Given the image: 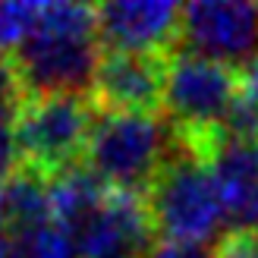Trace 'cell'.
I'll return each instance as SVG.
<instances>
[{"instance_id":"obj_3","label":"cell","mask_w":258,"mask_h":258,"mask_svg":"<svg viewBox=\"0 0 258 258\" xmlns=\"http://www.w3.org/2000/svg\"><path fill=\"white\" fill-rule=\"evenodd\" d=\"M176 133L158 113L98 110L92 136L82 154V167L92 170L113 192L145 196L164 161L170 158Z\"/></svg>"},{"instance_id":"obj_2","label":"cell","mask_w":258,"mask_h":258,"mask_svg":"<svg viewBox=\"0 0 258 258\" xmlns=\"http://www.w3.org/2000/svg\"><path fill=\"white\" fill-rule=\"evenodd\" d=\"M176 133V129H173ZM154 233L164 242L176 246H199L217 239L221 227H227L224 202L217 196L211 167H205L202 154L183 145L176 136V151L164 161L161 173L145 192Z\"/></svg>"},{"instance_id":"obj_7","label":"cell","mask_w":258,"mask_h":258,"mask_svg":"<svg viewBox=\"0 0 258 258\" xmlns=\"http://www.w3.org/2000/svg\"><path fill=\"white\" fill-rule=\"evenodd\" d=\"M98 35L107 50L167 54L179 44L183 7L167 0H113L95 7Z\"/></svg>"},{"instance_id":"obj_9","label":"cell","mask_w":258,"mask_h":258,"mask_svg":"<svg viewBox=\"0 0 258 258\" xmlns=\"http://www.w3.org/2000/svg\"><path fill=\"white\" fill-rule=\"evenodd\" d=\"M167 54H126L107 50L95 79V104L98 110H123V113H158L164 107V82H167Z\"/></svg>"},{"instance_id":"obj_10","label":"cell","mask_w":258,"mask_h":258,"mask_svg":"<svg viewBox=\"0 0 258 258\" xmlns=\"http://www.w3.org/2000/svg\"><path fill=\"white\" fill-rule=\"evenodd\" d=\"M208 158L227 227L233 233H258V142L217 139Z\"/></svg>"},{"instance_id":"obj_12","label":"cell","mask_w":258,"mask_h":258,"mask_svg":"<svg viewBox=\"0 0 258 258\" xmlns=\"http://www.w3.org/2000/svg\"><path fill=\"white\" fill-rule=\"evenodd\" d=\"M0 202H4L7 224L16 239L54 221V214H50V183L29 170H16L0 186Z\"/></svg>"},{"instance_id":"obj_14","label":"cell","mask_w":258,"mask_h":258,"mask_svg":"<svg viewBox=\"0 0 258 258\" xmlns=\"http://www.w3.org/2000/svg\"><path fill=\"white\" fill-rule=\"evenodd\" d=\"M19 246H22V258H82L76 236L54 221L22 236Z\"/></svg>"},{"instance_id":"obj_8","label":"cell","mask_w":258,"mask_h":258,"mask_svg":"<svg viewBox=\"0 0 258 258\" xmlns=\"http://www.w3.org/2000/svg\"><path fill=\"white\" fill-rule=\"evenodd\" d=\"M73 236L82 258H148L154 221L145 196L110 189L101 208Z\"/></svg>"},{"instance_id":"obj_13","label":"cell","mask_w":258,"mask_h":258,"mask_svg":"<svg viewBox=\"0 0 258 258\" xmlns=\"http://www.w3.org/2000/svg\"><path fill=\"white\" fill-rule=\"evenodd\" d=\"M44 4H0V54L10 57L29 41Z\"/></svg>"},{"instance_id":"obj_6","label":"cell","mask_w":258,"mask_h":258,"mask_svg":"<svg viewBox=\"0 0 258 258\" xmlns=\"http://www.w3.org/2000/svg\"><path fill=\"white\" fill-rule=\"evenodd\" d=\"M179 47L242 70L258 57V4L249 0H196L183 7Z\"/></svg>"},{"instance_id":"obj_16","label":"cell","mask_w":258,"mask_h":258,"mask_svg":"<svg viewBox=\"0 0 258 258\" xmlns=\"http://www.w3.org/2000/svg\"><path fill=\"white\" fill-rule=\"evenodd\" d=\"M236 76H239V95L258 104V57L246 63L242 70H236Z\"/></svg>"},{"instance_id":"obj_17","label":"cell","mask_w":258,"mask_h":258,"mask_svg":"<svg viewBox=\"0 0 258 258\" xmlns=\"http://www.w3.org/2000/svg\"><path fill=\"white\" fill-rule=\"evenodd\" d=\"M0 258H22V246L13 233L0 236Z\"/></svg>"},{"instance_id":"obj_4","label":"cell","mask_w":258,"mask_h":258,"mask_svg":"<svg viewBox=\"0 0 258 258\" xmlns=\"http://www.w3.org/2000/svg\"><path fill=\"white\" fill-rule=\"evenodd\" d=\"M236 95L239 76L233 67L192 54L179 44L170 50L164 82V110L173 120L183 145H189L199 154H208Z\"/></svg>"},{"instance_id":"obj_5","label":"cell","mask_w":258,"mask_h":258,"mask_svg":"<svg viewBox=\"0 0 258 258\" xmlns=\"http://www.w3.org/2000/svg\"><path fill=\"white\" fill-rule=\"evenodd\" d=\"M98 117V104L88 95H44L25 98L16 117L19 170L41 179L79 167L88 136Z\"/></svg>"},{"instance_id":"obj_1","label":"cell","mask_w":258,"mask_h":258,"mask_svg":"<svg viewBox=\"0 0 258 258\" xmlns=\"http://www.w3.org/2000/svg\"><path fill=\"white\" fill-rule=\"evenodd\" d=\"M98 13L85 4H44L41 19L16 54L4 57L22 85L25 98L88 95L101 70Z\"/></svg>"},{"instance_id":"obj_15","label":"cell","mask_w":258,"mask_h":258,"mask_svg":"<svg viewBox=\"0 0 258 258\" xmlns=\"http://www.w3.org/2000/svg\"><path fill=\"white\" fill-rule=\"evenodd\" d=\"M148 258H217V255L205 252V249H199V246H176V242H158V246L148 252Z\"/></svg>"},{"instance_id":"obj_11","label":"cell","mask_w":258,"mask_h":258,"mask_svg":"<svg viewBox=\"0 0 258 258\" xmlns=\"http://www.w3.org/2000/svg\"><path fill=\"white\" fill-rule=\"evenodd\" d=\"M107 186L101 179L85 170V167H73V170L60 173L50 179V214H54V224L67 227L70 233H76L88 217H92L101 202L107 199Z\"/></svg>"}]
</instances>
